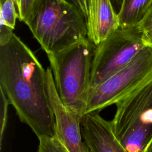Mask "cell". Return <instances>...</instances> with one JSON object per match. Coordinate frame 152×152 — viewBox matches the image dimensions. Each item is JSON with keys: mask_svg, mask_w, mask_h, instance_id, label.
<instances>
[{"mask_svg": "<svg viewBox=\"0 0 152 152\" xmlns=\"http://www.w3.org/2000/svg\"><path fill=\"white\" fill-rule=\"evenodd\" d=\"M152 77V48L144 47L130 63L90 90L86 113L116 104Z\"/></svg>", "mask_w": 152, "mask_h": 152, "instance_id": "8992f818", "label": "cell"}, {"mask_svg": "<svg viewBox=\"0 0 152 152\" xmlns=\"http://www.w3.org/2000/svg\"><path fill=\"white\" fill-rule=\"evenodd\" d=\"M115 104L114 135L128 152H144L152 138V77Z\"/></svg>", "mask_w": 152, "mask_h": 152, "instance_id": "277c9868", "label": "cell"}, {"mask_svg": "<svg viewBox=\"0 0 152 152\" xmlns=\"http://www.w3.org/2000/svg\"><path fill=\"white\" fill-rule=\"evenodd\" d=\"M86 23L87 37L95 46L119 28L118 14L111 0H90Z\"/></svg>", "mask_w": 152, "mask_h": 152, "instance_id": "9c48e42d", "label": "cell"}, {"mask_svg": "<svg viewBox=\"0 0 152 152\" xmlns=\"http://www.w3.org/2000/svg\"><path fill=\"white\" fill-rule=\"evenodd\" d=\"M46 69L14 33L0 45V88L20 120L37 138L55 137V122L48 99Z\"/></svg>", "mask_w": 152, "mask_h": 152, "instance_id": "6da1fadb", "label": "cell"}, {"mask_svg": "<svg viewBox=\"0 0 152 152\" xmlns=\"http://www.w3.org/2000/svg\"><path fill=\"white\" fill-rule=\"evenodd\" d=\"M142 36V32L138 27H119L95 46L91 63L90 90L130 63L145 47Z\"/></svg>", "mask_w": 152, "mask_h": 152, "instance_id": "5b68a950", "label": "cell"}, {"mask_svg": "<svg viewBox=\"0 0 152 152\" xmlns=\"http://www.w3.org/2000/svg\"><path fill=\"white\" fill-rule=\"evenodd\" d=\"M122 1L123 0H111L114 10L118 14L121 10L122 4Z\"/></svg>", "mask_w": 152, "mask_h": 152, "instance_id": "ac0fdd59", "label": "cell"}, {"mask_svg": "<svg viewBox=\"0 0 152 152\" xmlns=\"http://www.w3.org/2000/svg\"><path fill=\"white\" fill-rule=\"evenodd\" d=\"M34 1L35 0H15L20 21L26 23Z\"/></svg>", "mask_w": 152, "mask_h": 152, "instance_id": "5bb4252c", "label": "cell"}, {"mask_svg": "<svg viewBox=\"0 0 152 152\" xmlns=\"http://www.w3.org/2000/svg\"><path fill=\"white\" fill-rule=\"evenodd\" d=\"M1 90V107H0V142L1 146L2 143V139L4 134L6 128L7 123V117H8V106L10 104L9 100L7 97L4 91L0 88Z\"/></svg>", "mask_w": 152, "mask_h": 152, "instance_id": "4fadbf2b", "label": "cell"}, {"mask_svg": "<svg viewBox=\"0 0 152 152\" xmlns=\"http://www.w3.org/2000/svg\"><path fill=\"white\" fill-rule=\"evenodd\" d=\"M138 27L141 31L152 28V7Z\"/></svg>", "mask_w": 152, "mask_h": 152, "instance_id": "2e32d148", "label": "cell"}, {"mask_svg": "<svg viewBox=\"0 0 152 152\" xmlns=\"http://www.w3.org/2000/svg\"><path fill=\"white\" fill-rule=\"evenodd\" d=\"M68 2L75 5L81 11L82 14L84 15L86 19L87 18L88 6L90 0H66Z\"/></svg>", "mask_w": 152, "mask_h": 152, "instance_id": "9a60e30c", "label": "cell"}, {"mask_svg": "<svg viewBox=\"0 0 152 152\" xmlns=\"http://www.w3.org/2000/svg\"><path fill=\"white\" fill-rule=\"evenodd\" d=\"M95 46L86 37L47 55L60 99L68 109L81 116L86 113L90 90Z\"/></svg>", "mask_w": 152, "mask_h": 152, "instance_id": "3957f363", "label": "cell"}, {"mask_svg": "<svg viewBox=\"0 0 152 152\" xmlns=\"http://www.w3.org/2000/svg\"><path fill=\"white\" fill-rule=\"evenodd\" d=\"M81 130L87 152H128L114 135L111 122L98 112L83 116Z\"/></svg>", "mask_w": 152, "mask_h": 152, "instance_id": "ba28073f", "label": "cell"}, {"mask_svg": "<svg viewBox=\"0 0 152 152\" xmlns=\"http://www.w3.org/2000/svg\"><path fill=\"white\" fill-rule=\"evenodd\" d=\"M26 24L47 55L87 37L86 18L66 0H35Z\"/></svg>", "mask_w": 152, "mask_h": 152, "instance_id": "7a4b0ae2", "label": "cell"}, {"mask_svg": "<svg viewBox=\"0 0 152 152\" xmlns=\"http://www.w3.org/2000/svg\"><path fill=\"white\" fill-rule=\"evenodd\" d=\"M142 32V39L144 45L152 48V28Z\"/></svg>", "mask_w": 152, "mask_h": 152, "instance_id": "e0dca14e", "label": "cell"}, {"mask_svg": "<svg viewBox=\"0 0 152 152\" xmlns=\"http://www.w3.org/2000/svg\"><path fill=\"white\" fill-rule=\"evenodd\" d=\"M144 152H152V138L147 145L145 148L144 150Z\"/></svg>", "mask_w": 152, "mask_h": 152, "instance_id": "d6986e66", "label": "cell"}, {"mask_svg": "<svg viewBox=\"0 0 152 152\" xmlns=\"http://www.w3.org/2000/svg\"><path fill=\"white\" fill-rule=\"evenodd\" d=\"M38 139L39 143L37 152H69L55 137L45 135Z\"/></svg>", "mask_w": 152, "mask_h": 152, "instance_id": "7c38bea8", "label": "cell"}, {"mask_svg": "<svg viewBox=\"0 0 152 152\" xmlns=\"http://www.w3.org/2000/svg\"><path fill=\"white\" fill-rule=\"evenodd\" d=\"M0 45L8 42L14 34L18 13L15 0H0Z\"/></svg>", "mask_w": 152, "mask_h": 152, "instance_id": "8fae6325", "label": "cell"}, {"mask_svg": "<svg viewBox=\"0 0 152 152\" xmlns=\"http://www.w3.org/2000/svg\"><path fill=\"white\" fill-rule=\"evenodd\" d=\"M152 7V0H123L118 13L119 27H138Z\"/></svg>", "mask_w": 152, "mask_h": 152, "instance_id": "30bf717a", "label": "cell"}, {"mask_svg": "<svg viewBox=\"0 0 152 152\" xmlns=\"http://www.w3.org/2000/svg\"><path fill=\"white\" fill-rule=\"evenodd\" d=\"M46 88L55 122V137L69 152H87L81 130L83 116L72 112L64 104L56 88L50 66L46 69Z\"/></svg>", "mask_w": 152, "mask_h": 152, "instance_id": "52a82bcc", "label": "cell"}]
</instances>
